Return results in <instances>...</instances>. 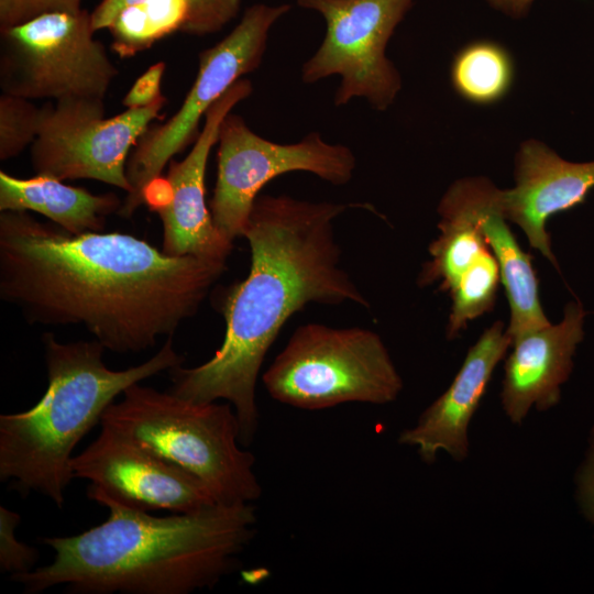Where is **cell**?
Listing matches in <instances>:
<instances>
[{
  "mask_svg": "<svg viewBox=\"0 0 594 594\" xmlns=\"http://www.w3.org/2000/svg\"><path fill=\"white\" fill-rule=\"evenodd\" d=\"M469 179L481 230L499 266L510 315L506 332L513 342L550 321L541 307L531 256L522 251L503 213L501 189L485 177Z\"/></svg>",
  "mask_w": 594,
  "mask_h": 594,
  "instance_id": "18",
  "label": "cell"
},
{
  "mask_svg": "<svg viewBox=\"0 0 594 594\" xmlns=\"http://www.w3.org/2000/svg\"><path fill=\"white\" fill-rule=\"evenodd\" d=\"M42 341L47 388L29 410L0 415V480L21 495L34 492L62 508L78 442L129 386L182 365L184 356L167 337L147 361L113 371L96 339L63 343L47 332Z\"/></svg>",
  "mask_w": 594,
  "mask_h": 594,
  "instance_id": "4",
  "label": "cell"
},
{
  "mask_svg": "<svg viewBox=\"0 0 594 594\" xmlns=\"http://www.w3.org/2000/svg\"><path fill=\"white\" fill-rule=\"evenodd\" d=\"M576 484L581 510L594 525V428L590 435L586 458L576 476Z\"/></svg>",
  "mask_w": 594,
  "mask_h": 594,
  "instance_id": "25",
  "label": "cell"
},
{
  "mask_svg": "<svg viewBox=\"0 0 594 594\" xmlns=\"http://www.w3.org/2000/svg\"><path fill=\"white\" fill-rule=\"evenodd\" d=\"M108 518L81 534L38 538L54 560L11 574L25 594L66 585L73 594H189L232 572L256 531L252 503L215 504L195 513L153 516L88 486Z\"/></svg>",
  "mask_w": 594,
  "mask_h": 594,
  "instance_id": "3",
  "label": "cell"
},
{
  "mask_svg": "<svg viewBox=\"0 0 594 594\" xmlns=\"http://www.w3.org/2000/svg\"><path fill=\"white\" fill-rule=\"evenodd\" d=\"M346 205L287 195H258L243 230L251 251L246 278L221 302L226 334L205 363L168 370L173 394L195 402L224 399L233 407L240 441L252 443L258 426L256 382L284 323L310 302H369L340 267L334 221Z\"/></svg>",
  "mask_w": 594,
  "mask_h": 594,
  "instance_id": "2",
  "label": "cell"
},
{
  "mask_svg": "<svg viewBox=\"0 0 594 594\" xmlns=\"http://www.w3.org/2000/svg\"><path fill=\"white\" fill-rule=\"evenodd\" d=\"M275 400L305 410L346 403L385 405L403 389V380L381 337L360 327H298L263 373Z\"/></svg>",
  "mask_w": 594,
  "mask_h": 594,
  "instance_id": "6",
  "label": "cell"
},
{
  "mask_svg": "<svg viewBox=\"0 0 594 594\" xmlns=\"http://www.w3.org/2000/svg\"><path fill=\"white\" fill-rule=\"evenodd\" d=\"M100 424L113 426L200 479L218 504L253 503L262 495L253 453L241 448L231 404L195 403L135 383Z\"/></svg>",
  "mask_w": 594,
  "mask_h": 594,
  "instance_id": "5",
  "label": "cell"
},
{
  "mask_svg": "<svg viewBox=\"0 0 594 594\" xmlns=\"http://www.w3.org/2000/svg\"><path fill=\"white\" fill-rule=\"evenodd\" d=\"M80 3L81 0H26L25 21L50 11H78Z\"/></svg>",
  "mask_w": 594,
  "mask_h": 594,
  "instance_id": "26",
  "label": "cell"
},
{
  "mask_svg": "<svg viewBox=\"0 0 594 594\" xmlns=\"http://www.w3.org/2000/svg\"><path fill=\"white\" fill-rule=\"evenodd\" d=\"M122 204L113 193L95 195L51 176L19 178L0 170V211H34L73 234L102 232Z\"/></svg>",
  "mask_w": 594,
  "mask_h": 594,
  "instance_id": "19",
  "label": "cell"
},
{
  "mask_svg": "<svg viewBox=\"0 0 594 594\" xmlns=\"http://www.w3.org/2000/svg\"><path fill=\"white\" fill-rule=\"evenodd\" d=\"M512 345L503 321H495L472 345L447 391L404 430L398 441L415 447L420 458L432 463L444 451L454 460L468 457V430L498 362Z\"/></svg>",
  "mask_w": 594,
  "mask_h": 594,
  "instance_id": "15",
  "label": "cell"
},
{
  "mask_svg": "<svg viewBox=\"0 0 594 594\" xmlns=\"http://www.w3.org/2000/svg\"><path fill=\"white\" fill-rule=\"evenodd\" d=\"M101 425V432L74 455V479L128 506L145 512L195 513L218 504L196 475L135 441L120 429Z\"/></svg>",
  "mask_w": 594,
  "mask_h": 594,
  "instance_id": "12",
  "label": "cell"
},
{
  "mask_svg": "<svg viewBox=\"0 0 594 594\" xmlns=\"http://www.w3.org/2000/svg\"><path fill=\"white\" fill-rule=\"evenodd\" d=\"M226 270L132 234H73L29 211L0 213V299L30 324L80 326L116 353L173 337Z\"/></svg>",
  "mask_w": 594,
  "mask_h": 594,
  "instance_id": "1",
  "label": "cell"
},
{
  "mask_svg": "<svg viewBox=\"0 0 594 594\" xmlns=\"http://www.w3.org/2000/svg\"><path fill=\"white\" fill-rule=\"evenodd\" d=\"M163 96L154 103L106 117L105 99L48 100L41 108L37 136L30 146L36 175L59 180L94 179L127 193L131 150L160 116Z\"/></svg>",
  "mask_w": 594,
  "mask_h": 594,
  "instance_id": "11",
  "label": "cell"
},
{
  "mask_svg": "<svg viewBox=\"0 0 594 594\" xmlns=\"http://www.w3.org/2000/svg\"><path fill=\"white\" fill-rule=\"evenodd\" d=\"M414 1L296 0L300 8L319 13L327 25L320 46L301 67L302 81L339 76L337 107L364 98L375 110H386L402 88L386 46Z\"/></svg>",
  "mask_w": 594,
  "mask_h": 594,
  "instance_id": "9",
  "label": "cell"
},
{
  "mask_svg": "<svg viewBox=\"0 0 594 594\" xmlns=\"http://www.w3.org/2000/svg\"><path fill=\"white\" fill-rule=\"evenodd\" d=\"M26 0H0V30L25 21Z\"/></svg>",
  "mask_w": 594,
  "mask_h": 594,
  "instance_id": "27",
  "label": "cell"
},
{
  "mask_svg": "<svg viewBox=\"0 0 594 594\" xmlns=\"http://www.w3.org/2000/svg\"><path fill=\"white\" fill-rule=\"evenodd\" d=\"M0 88L26 99H105L118 68L91 13L50 11L0 30Z\"/></svg>",
  "mask_w": 594,
  "mask_h": 594,
  "instance_id": "7",
  "label": "cell"
},
{
  "mask_svg": "<svg viewBox=\"0 0 594 594\" xmlns=\"http://www.w3.org/2000/svg\"><path fill=\"white\" fill-rule=\"evenodd\" d=\"M491 7L502 13L519 19L525 16L535 0H485Z\"/></svg>",
  "mask_w": 594,
  "mask_h": 594,
  "instance_id": "28",
  "label": "cell"
},
{
  "mask_svg": "<svg viewBox=\"0 0 594 594\" xmlns=\"http://www.w3.org/2000/svg\"><path fill=\"white\" fill-rule=\"evenodd\" d=\"M585 311L569 302L556 324L530 330L513 342L504 365L501 400L506 416L520 424L532 407L546 410L560 399V387L573 367V354L582 341Z\"/></svg>",
  "mask_w": 594,
  "mask_h": 594,
  "instance_id": "16",
  "label": "cell"
},
{
  "mask_svg": "<svg viewBox=\"0 0 594 594\" xmlns=\"http://www.w3.org/2000/svg\"><path fill=\"white\" fill-rule=\"evenodd\" d=\"M20 521L18 513L0 506V569L10 574L33 570L38 559L35 548L16 539L15 529Z\"/></svg>",
  "mask_w": 594,
  "mask_h": 594,
  "instance_id": "23",
  "label": "cell"
},
{
  "mask_svg": "<svg viewBox=\"0 0 594 594\" xmlns=\"http://www.w3.org/2000/svg\"><path fill=\"white\" fill-rule=\"evenodd\" d=\"M514 79V63L505 47L480 40L462 47L451 64V82L465 100L491 105L503 99Z\"/></svg>",
  "mask_w": 594,
  "mask_h": 594,
  "instance_id": "20",
  "label": "cell"
},
{
  "mask_svg": "<svg viewBox=\"0 0 594 594\" xmlns=\"http://www.w3.org/2000/svg\"><path fill=\"white\" fill-rule=\"evenodd\" d=\"M501 271L493 252L466 272L449 292L452 307L447 324V338H455L466 324L494 307Z\"/></svg>",
  "mask_w": 594,
  "mask_h": 594,
  "instance_id": "21",
  "label": "cell"
},
{
  "mask_svg": "<svg viewBox=\"0 0 594 594\" xmlns=\"http://www.w3.org/2000/svg\"><path fill=\"white\" fill-rule=\"evenodd\" d=\"M218 170L210 201L212 220L230 241L242 237L254 200L277 176L308 172L332 185H345L356 158L350 147L331 144L311 132L297 143L280 144L253 132L244 119L230 112L218 135Z\"/></svg>",
  "mask_w": 594,
  "mask_h": 594,
  "instance_id": "10",
  "label": "cell"
},
{
  "mask_svg": "<svg viewBox=\"0 0 594 594\" xmlns=\"http://www.w3.org/2000/svg\"><path fill=\"white\" fill-rule=\"evenodd\" d=\"M242 0H100L91 13L95 31L107 30L112 51L130 58L175 33L208 35L239 13Z\"/></svg>",
  "mask_w": 594,
  "mask_h": 594,
  "instance_id": "17",
  "label": "cell"
},
{
  "mask_svg": "<svg viewBox=\"0 0 594 594\" xmlns=\"http://www.w3.org/2000/svg\"><path fill=\"white\" fill-rule=\"evenodd\" d=\"M593 188L594 161H566L544 143L531 139L519 146L515 186L501 189V207L507 221L520 227L530 246L558 268L547 221L583 204Z\"/></svg>",
  "mask_w": 594,
  "mask_h": 594,
  "instance_id": "14",
  "label": "cell"
},
{
  "mask_svg": "<svg viewBox=\"0 0 594 594\" xmlns=\"http://www.w3.org/2000/svg\"><path fill=\"white\" fill-rule=\"evenodd\" d=\"M41 108L33 100L1 92L0 160L8 161L30 147L37 136Z\"/></svg>",
  "mask_w": 594,
  "mask_h": 594,
  "instance_id": "22",
  "label": "cell"
},
{
  "mask_svg": "<svg viewBox=\"0 0 594 594\" xmlns=\"http://www.w3.org/2000/svg\"><path fill=\"white\" fill-rule=\"evenodd\" d=\"M290 8L287 3L249 7L226 37L199 54L196 79L177 112L150 127L129 156L127 176L132 189L118 212L121 217H132L173 156L196 141L199 122L210 107L243 75L261 66L272 26Z\"/></svg>",
  "mask_w": 594,
  "mask_h": 594,
  "instance_id": "8",
  "label": "cell"
},
{
  "mask_svg": "<svg viewBox=\"0 0 594 594\" xmlns=\"http://www.w3.org/2000/svg\"><path fill=\"white\" fill-rule=\"evenodd\" d=\"M165 67L164 62H157L150 66L127 92L122 105L127 109L143 108L163 97L161 85Z\"/></svg>",
  "mask_w": 594,
  "mask_h": 594,
  "instance_id": "24",
  "label": "cell"
},
{
  "mask_svg": "<svg viewBox=\"0 0 594 594\" xmlns=\"http://www.w3.org/2000/svg\"><path fill=\"white\" fill-rule=\"evenodd\" d=\"M251 80L241 78L207 111L204 125L182 161L169 162L162 180L163 200L150 205L163 224V249L170 256L191 255L227 262L233 242L216 227L205 197V176L210 152L218 142L220 125L233 108L252 95Z\"/></svg>",
  "mask_w": 594,
  "mask_h": 594,
  "instance_id": "13",
  "label": "cell"
}]
</instances>
